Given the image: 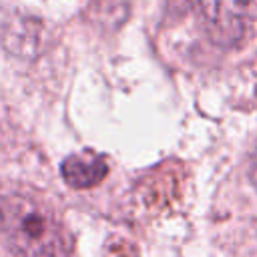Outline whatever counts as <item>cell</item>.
Segmentation results:
<instances>
[{
  "mask_svg": "<svg viewBox=\"0 0 257 257\" xmlns=\"http://www.w3.org/2000/svg\"><path fill=\"white\" fill-rule=\"evenodd\" d=\"M251 183L257 187V151H255V157H253V163H251Z\"/></svg>",
  "mask_w": 257,
  "mask_h": 257,
  "instance_id": "cell-4",
  "label": "cell"
},
{
  "mask_svg": "<svg viewBox=\"0 0 257 257\" xmlns=\"http://www.w3.org/2000/svg\"><path fill=\"white\" fill-rule=\"evenodd\" d=\"M60 173L66 185H70L72 189H88L98 185L108 175V163L98 153L82 151L68 155L62 161Z\"/></svg>",
  "mask_w": 257,
  "mask_h": 257,
  "instance_id": "cell-3",
  "label": "cell"
},
{
  "mask_svg": "<svg viewBox=\"0 0 257 257\" xmlns=\"http://www.w3.org/2000/svg\"><path fill=\"white\" fill-rule=\"evenodd\" d=\"M209 40L231 48L241 44L257 22V0H189Z\"/></svg>",
  "mask_w": 257,
  "mask_h": 257,
  "instance_id": "cell-2",
  "label": "cell"
},
{
  "mask_svg": "<svg viewBox=\"0 0 257 257\" xmlns=\"http://www.w3.org/2000/svg\"><path fill=\"white\" fill-rule=\"evenodd\" d=\"M0 231L16 257H68L58 219L26 193L0 195Z\"/></svg>",
  "mask_w": 257,
  "mask_h": 257,
  "instance_id": "cell-1",
  "label": "cell"
}]
</instances>
